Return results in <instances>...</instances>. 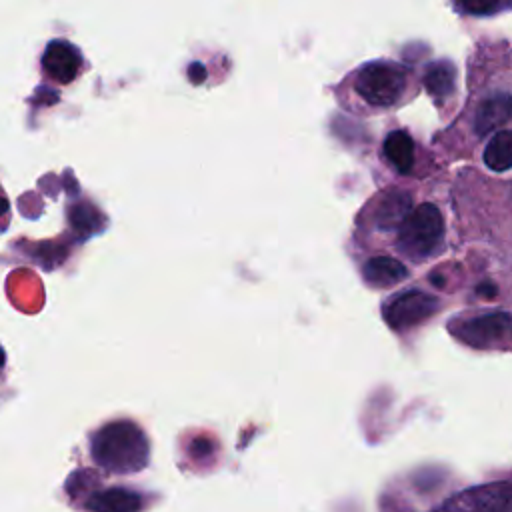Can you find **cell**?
<instances>
[{"mask_svg": "<svg viewBox=\"0 0 512 512\" xmlns=\"http://www.w3.org/2000/svg\"><path fill=\"white\" fill-rule=\"evenodd\" d=\"M92 462L108 474H136L150 462V440L140 424L128 418L110 420L88 438Z\"/></svg>", "mask_w": 512, "mask_h": 512, "instance_id": "obj_1", "label": "cell"}, {"mask_svg": "<svg viewBox=\"0 0 512 512\" xmlns=\"http://www.w3.org/2000/svg\"><path fill=\"white\" fill-rule=\"evenodd\" d=\"M444 238V220L434 204H420L410 212L398 232L400 250L412 260L434 254Z\"/></svg>", "mask_w": 512, "mask_h": 512, "instance_id": "obj_2", "label": "cell"}, {"mask_svg": "<svg viewBox=\"0 0 512 512\" xmlns=\"http://www.w3.org/2000/svg\"><path fill=\"white\" fill-rule=\"evenodd\" d=\"M406 86V72L392 62H370L354 78V90L372 106H392Z\"/></svg>", "mask_w": 512, "mask_h": 512, "instance_id": "obj_3", "label": "cell"}, {"mask_svg": "<svg viewBox=\"0 0 512 512\" xmlns=\"http://www.w3.org/2000/svg\"><path fill=\"white\" fill-rule=\"evenodd\" d=\"M40 70L46 80L58 86H68L86 70V60L78 46L64 38H56L46 44L40 58Z\"/></svg>", "mask_w": 512, "mask_h": 512, "instance_id": "obj_4", "label": "cell"}, {"mask_svg": "<svg viewBox=\"0 0 512 512\" xmlns=\"http://www.w3.org/2000/svg\"><path fill=\"white\" fill-rule=\"evenodd\" d=\"M454 332L470 346L490 348L512 338V316L506 312L482 314L460 322Z\"/></svg>", "mask_w": 512, "mask_h": 512, "instance_id": "obj_5", "label": "cell"}, {"mask_svg": "<svg viewBox=\"0 0 512 512\" xmlns=\"http://www.w3.org/2000/svg\"><path fill=\"white\" fill-rule=\"evenodd\" d=\"M436 308L438 300L434 296L420 290H410L388 302V306L384 308V318L392 328L402 330L420 324L422 320L432 316Z\"/></svg>", "mask_w": 512, "mask_h": 512, "instance_id": "obj_6", "label": "cell"}, {"mask_svg": "<svg viewBox=\"0 0 512 512\" xmlns=\"http://www.w3.org/2000/svg\"><path fill=\"white\" fill-rule=\"evenodd\" d=\"M86 512H142L148 508V498L128 486H106L84 500Z\"/></svg>", "mask_w": 512, "mask_h": 512, "instance_id": "obj_7", "label": "cell"}, {"mask_svg": "<svg viewBox=\"0 0 512 512\" xmlns=\"http://www.w3.org/2000/svg\"><path fill=\"white\" fill-rule=\"evenodd\" d=\"M512 118V96L508 92H496L484 98L474 116V128L478 136H484Z\"/></svg>", "mask_w": 512, "mask_h": 512, "instance_id": "obj_8", "label": "cell"}, {"mask_svg": "<svg viewBox=\"0 0 512 512\" xmlns=\"http://www.w3.org/2000/svg\"><path fill=\"white\" fill-rule=\"evenodd\" d=\"M412 212V198L408 192L404 190H390L386 194H382V198L376 204L374 210V220L380 228H396L402 226L404 220L410 216Z\"/></svg>", "mask_w": 512, "mask_h": 512, "instance_id": "obj_9", "label": "cell"}, {"mask_svg": "<svg viewBox=\"0 0 512 512\" xmlns=\"http://www.w3.org/2000/svg\"><path fill=\"white\" fill-rule=\"evenodd\" d=\"M406 278V268L390 256H374L364 266V280L372 286H392Z\"/></svg>", "mask_w": 512, "mask_h": 512, "instance_id": "obj_10", "label": "cell"}, {"mask_svg": "<svg viewBox=\"0 0 512 512\" xmlns=\"http://www.w3.org/2000/svg\"><path fill=\"white\" fill-rule=\"evenodd\" d=\"M384 154L398 172H410L414 166V142L404 130H394L386 136Z\"/></svg>", "mask_w": 512, "mask_h": 512, "instance_id": "obj_11", "label": "cell"}, {"mask_svg": "<svg viewBox=\"0 0 512 512\" xmlns=\"http://www.w3.org/2000/svg\"><path fill=\"white\" fill-rule=\"evenodd\" d=\"M484 162L496 172L512 166V130H500L492 136L484 148Z\"/></svg>", "mask_w": 512, "mask_h": 512, "instance_id": "obj_12", "label": "cell"}, {"mask_svg": "<svg viewBox=\"0 0 512 512\" xmlns=\"http://www.w3.org/2000/svg\"><path fill=\"white\" fill-rule=\"evenodd\" d=\"M454 80H456V70L450 62H444V60L430 64L424 72V86L436 98L448 96L454 90Z\"/></svg>", "mask_w": 512, "mask_h": 512, "instance_id": "obj_13", "label": "cell"}, {"mask_svg": "<svg viewBox=\"0 0 512 512\" xmlns=\"http://www.w3.org/2000/svg\"><path fill=\"white\" fill-rule=\"evenodd\" d=\"M460 10H466V12H472V14H492V12H498L502 8H508L510 4H502V2H462V4H456Z\"/></svg>", "mask_w": 512, "mask_h": 512, "instance_id": "obj_14", "label": "cell"}, {"mask_svg": "<svg viewBox=\"0 0 512 512\" xmlns=\"http://www.w3.org/2000/svg\"><path fill=\"white\" fill-rule=\"evenodd\" d=\"M8 224H10V200L0 184V234L8 228Z\"/></svg>", "mask_w": 512, "mask_h": 512, "instance_id": "obj_15", "label": "cell"}, {"mask_svg": "<svg viewBox=\"0 0 512 512\" xmlns=\"http://www.w3.org/2000/svg\"><path fill=\"white\" fill-rule=\"evenodd\" d=\"M478 294H486L488 298H492L496 294V288L492 284H482V286H478Z\"/></svg>", "mask_w": 512, "mask_h": 512, "instance_id": "obj_16", "label": "cell"}, {"mask_svg": "<svg viewBox=\"0 0 512 512\" xmlns=\"http://www.w3.org/2000/svg\"><path fill=\"white\" fill-rule=\"evenodd\" d=\"M4 366H6V354H4V350L0 346V376L4 374Z\"/></svg>", "mask_w": 512, "mask_h": 512, "instance_id": "obj_17", "label": "cell"}]
</instances>
